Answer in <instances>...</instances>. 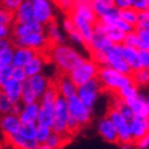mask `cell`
I'll list each match as a JSON object with an SVG mask.
<instances>
[{
    "mask_svg": "<svg viewBox=\"0 0 149 149\" xmlns=\"http://www.w3.org/2000/svg\"><path fill=\"white\" fill-rule=\"evenodd\" d=\"M46 53L48 54V59L51 60L59 68L60 72L63 74H68L84 59L74 48L63 43L50 45Z\"/></svg>",
    "mask_w": 149,
    "mask_h": 149,
    "instance_id": "6da1fadb",
    "label": "cell"
},
{
    "mask_svg": "<svg viewBox=\"0 0 149 149\" xmlns=\"http://www.w3.org/2000/svg\"><path fill=\"white\" fill-rule=\"evenodd\" d=\"M97 79L99 80L103 90L112 94H116L124 86L133 83L131 74L120 72L106 65L99 66Z\"/></svg>",
    "mask_w": 149,
    "mask_h": 149,
    "instance_id": "7a4b0ae2",
    "label": "cell"
},
{
    "mask_svg": "<svg viewBox=\"0 0 149 149\" xmlns=\"http://www.w3.org/2000/svg\"><path fill=\"white\" fill-rule=\"evenodd\" d=\"M99 65L92 59H83L68 72L69 78L77 86L97 78Z\"/></svg>",
    "mask_w": 149,
    "mask_h": 149,
    "instance_id": "3957f363",
    "label": "cell"
},
{
    "mask_svg": "<svg viewBox=\"0 0 149 149\" xmlns=\"http://www.w3.org/2000/svg\"><path fill=\"white\" fill-rule=\"evenodd\" d=\"M69 117L68 103L67 99L59 95L54 103V113H53V120L51 125V130L56 133L63 135L67 134V119Z\"/></svg>",
    "mask_w": 149,
    "mask_h": 149,
    "instance_id": "277c9868",
    "label": "cell"
},
{
    "mask_svg": "<svg viewBox=\"0 0 149 149\" xmlns=\"http://www.w3.org/2000/svg\"><path fill=\"white\" fill-rule=\"evenodd\" d=\"M13 45L31 48L36 51H43L48 49L51 44L45 32H31L24 36L13 38Z\"/></svg>",
    "mask_w": 149,
    "mask_h": 149,
    "instance_id": "5b68a950",
    "label": "cell"
},
{
    "mask_svg": "<svg viewBox=\"0 0 149 149\" xmlns=\"http://www.w3.org/2000/svg\"><path fill=\"white\" fill-rule=\"evenodd\" d=\"M102 86L100 84L99 80L95 78L92 79L86 83L79 85L77 88V96L81 99V101L88 107L91 110L93 109L95 103H96L99 94L102 91Z\"/></svg>",
    "mask_w": 149,
    "mask_h": 149,
    "instance_id": "8992f818",
    "label": "cell"
},
{
    "mask_svg": "<svg viewBox=\"0 0 149 149\" xmlns=\"http://www.w3.org/2000/svg\"><path fill=\"white\" fill-rule=\"evenodd\" d=\"M108 117L114 124L118 135V144L124 143H134L131 136L130 127H129V120L121 114L120 112L115 108L111 107L108 112Z\"/></svg>",
    "mask_w": 149,
    "mask_h": 149,
    "instance_id": "52a82bcc",
    "label": "cell"
},
{
    "mask_svg": "<svg viewBox=\"0 0 149 149\" xmlns=\"http://www.w3.org/2000/svg\"><path fill=\"white\" fill-rule=\"evenodd\" d=\"M67 103H68L69 115L72 116L81 125V127L90 123L92 117V110L81 101L80 98L77 96V94L69 97L67 99Z\"/></svg>",
    "mask_w": 149,
    "mask_h": 149,
    "instance_id": "ba28073f",
    "label": "cell"
},
{
    "mask_svg": "<svg viewBox=\"0 0 149 149\" xmlns=\"http://www.w3.org/2000/svg\"><path fill=\"white\" fill-rule=\"evenodd\" d=\"M120 45L121 44H114L108 51H106L104 65L116 69L118 72H124V74H131L133 72L129 66V64L125 61V59L121 56Z\"/></svg>",
    "mask_w": 149,
    "mask_h": 149,
    "instance_id": "9c48e42d",
    "label": "cell"
},
{
    "mask_svg": "<svg viewBox=\"0 0 149 149\" xmlns=\"http://www.w3.org/2000/svg\"><path fill=\"white\" fill-rule=\"evenodd\" d=\"M33 17L35 20L46 26L53 19V8L51 0H36L33 2Z\"/></svg>",
    "mask_w": 149,
    "mask_h": 149,
    "instance_id": "30bf717a",
    "label": "cell"
},
{
    "mask_svg": "<svg viewBox=\"0 0 149 149\" xmlns=\"http://www.w3.org/2000/svg\"><path fill=\"white\" fill-rule=\"evenodd\" d=\"M114 45V43L109 37L107 36L102 31L94 29V35L92 40L85 45L90 52H95V51H103L106 52Z\"/></svg>",
    "mask_w": 149,
    "mask_h": 149,
    "instance_id": "8fae6325",
    "label": "cell"
},
{
    "mask_svg": "<svg viewBox=\"0 0 149 149\" xmlns=\"http://www.w3.org/2000/svg\"><path fill=\"white\" fill-rule=\"evenodd\" d=\"M53 83L56 85L59 95L63 96L66 99H68L69 97H72L77 94L78 86L72 82V79L69 78L68 74L60 72L58 78L53 81Z\"/></svg>",
    "mask_w": 149,
    "mask_h": 149,
    "instance_id": "7c38bea8",
    "label": "cell"
},
{
    "mask_svg": "<svg viewBox=\"0 0 149 149\" xmlns=\"http://www.w3.org/2000/svg\"><path fill=\"white\" fill-rule=\"evenodd\" d=\"M31 32H45V26L35 20L34 18L27 22H15L12 25L13 38L27 35Z\"/></svg>",
    "mask_w": 149,
    "mask_h": 149,
    "instance_id": "4fadbf2b",
    "label": "cell"
},
{
    "mask_svg": "<svg viewBox=\"0 0 149 149\" xmlns=\"http://www.w3.org/2000/svg\"><path fill=\"white\" fill-rule=\"evenodd\" d=\"M20 126L22 123L17 114L10 112L6 114H2L0 117V129L2 130L6 139L17 133L20 129Z\"/></svg>",
    "mask_w": 149,
    "mask_h": 149,
    "instance_id": "5bb4252c",
    "label": "cell"
},
{
    "mask_svg": "<svg viewBox=\"0 0 149 149\" xmlns=\"http://www.w3.org/2000/svg\"><path fill=\"white\" fill-rule=\"evenodd\" d=\"M70 17H72V22L74 24V27L78 31L80 32V34L82 35L84 40V43L86 45L94 35V24H92L91 22H88L87 19L83 18L82 16L74 14V13L68 12L67 13Z\"/></svg>",
    "mask_w": 149,
    "mask_h": 149,
    "instance_id": "9a60e30c",
    "label": "cell"
},
{
    "mask_svg": "<svg viewBox=\"0 0 149 149\" xmlns=\"http://www.w3.org/2000/svg\"><path fill=\"white\" fill-rule=\"evenodd\" d=\"M129 127H130L132 140L135 143L139 139L149 132V116L148 117L133 116L132 119L129 120Z\"/></svg>",
    "mask_w": 149,
    "mask_h": 149,
    "instance_id": "2e32d148",
    "label": "cell"
},
{
    "mask_svg": "<svg viewBox=\"0 0 149 149\" xmlns=\"http://www.w3.org/2000/svg\"><path fill=\"white\" fill-rule=\"evenodd\" d=\"M97 129H98V132L101 135V137L106 142L112 144L118 143V135L116 128H115L114 124L112 123V120L108 116L100 119L99 123H98Z\"/></svg>",
    "mask_w": 149,
    "mask_h": 149,
    "instance_id": "e0dca14e",
    "label": "cell"
},
{
    "mask_svg": "<svg viewBox=\"0 0 149 149\" xmlns=\"http://www.w3.org/2000/svg\"><path fill=\"white\" fill-rule=\"evenodd\" d=\"M37 53L36 50L27 47L15 46L13 49V66L25 67V65Z\"/></svg>",
    "mask_w": 149,
    "mask_h": 149,
    "instance_id": "ac0fdd59",
    "label": "cell"
},
{
    "mask_svg": "<svg viewBox=\"0 0 149 149\" xmlns=\"http://www.w3.org/2000/svg\"><path fill=\"white\" fill-rule=\"evenodd\" d=\"M94 29L102 31L107 36L109 37V40H111L114 44H123L125 34H126L123 30L118 29L117 27L112 25H106V24H103L99 20H97L94 24Z\"/></svg>",
    "mask_w": 149,
    "mask_h": 149,
    "instance_id": "d6986e66",
    "label": "cell"
},
{
    "mask_svg": "<svg viewBox=\"0 0 149 149\" xmlns=\"http://www.w3.org/2000/svg\"><path fill=\"white\" fill-rule=\"evenodd\" d=\"M120 52L125 61L129 64L131 67L132 72L137 70V69L142 68L141 66V61H140V53H139V48L135 47L127 46L125 44L120 45Z\"/></svg>",
    "mask_w": 149,
    "mask_h": 149,
    "instance_id": "ffe728a7",
    "label": "cell"
},
{
    "mask_svg": "<svg viewBox=\"0 0 149 149\" xmlns=\"http://www.w3.org/2000/svg\"><path fill=\"white\" fill-rule=\"evenodd\" d=\"M47 60H48V58H46V50L37 51L36 54H35V56L26 64L25 67H24L28 78L42 72L44 64H45V62H46Z\"/></svg>",
    "mask_w": 149,
    "mask_h": 149,
    "instance_id": "44dd1931",
    "label": "cell"
},
{
    "mask_svg": "<svg viewBox=\"0 0 149 149\" xmlns=\"http://www.w3.org/2000/svg\"><path fill=\"white\" fill-rule=\"evenodd\" d=\"M40 102L34 101L31 103L22 104V109L18 114V117L20 119L22 124H31V123H36L38 113H40Z\"/></svg>",
    "mask_w": 149,
    "mask_h": 149,
    "instance_id": "7402d4cb",
    "label": "cell"
},
{
    "mask_svg": "<svg viewBox=\"0 0 149 149\" xmlns=\"http://www.w3.org/2000/svg\"><path fill=\"white\" fill-rule=\"evenodd\" d=\"M22 82L15 79H10L0 90L9 97L10 100L13 103L20 102V97H22Z\"/></svg>",
    "mask_w": 149,
    "mask_h": 149,
    "instance_id": "603a6c76",
    "label": "cell"
},
{
    "mask_svg": "<svg viewBox=\"0 0 149 149\" xmlns=\"http://www.w3.org/2000/svg\"><path fill=\"white\" fill-rule=\"evenodd\" d=\"M6 143L10 144L11 146L15 147V148H22V149H36L38 148V143L36 142L35 139L29 140L22 136V134L17 132V133L13 134L11 136L6 137Z\"/></svg>",
    "mask_w": 149,
    "mask_h": 149,
    "instance_id": "cb8c5ba5",
    "label": "cell"
},
{
    "mask_svg": "<svg viewBox=\"0 0 149 149\" xmlns=\"http://www.w3.org/2000/svg\"><path fill=\"white\" fill-rule=\"evenodd\" d=\"M15 22H27L34 18L33 17V2L30 0H24L20 6L14 12Z\"/></svg>",
    "mask_w": 149,
    "mask_h": 149,
    "instance_id": "d4e9b609",
    "label": "cell"
},
{
    "mask_svg": "<svg viewBox=\"0 0 149 149\" xmlns=\"http://www.w3.org/2000/svg\"><path fill=\"white\" fill-rule=\"evenodd\" d=\"M54 103H40V109L36 121L37 125L51 128L54 113Z\"/></svg>",
    "mask_w": 149,
    "mask_h": 149,
    "instance_id": "484cf974",
    "label": "cell"
},
{
    "mask_svg": "<svg viewBox=\"0 0 149 149\" xmlns=\"http://www.w3.org/2000/svg\"><path fill=\"white\" fill-rule=\"evenodd\" d=\"M28 81L31 87L33 88V91L35 92V94L37 95V97L40 98L42 95L44 94V92L48 88V86L51 83V80L47 79L44 74H42V72L36 74L34 76L28 78Z\"/></svg>",
    "mask_w": 149,
    "mask_h": 149,
    "instance_id": "4316f807",
    "label": "cell"
},
{
    "mask_svg": "<svg viewBox=\"0 0 149 149\" xmlns=\"http://www.w3.org/2000/svg\"><path fill=\"white\" fill-rule=\"evenodd\" d=\"M70 135H63V134L56 133V132H51L48 140L45 144L38 145V148L40 149H56L61 148L67 143V140H70Z\"/></svg>",
    "mask_w": 149,
    "mask_h": 149,
    "instance_id": "83f0119b",
    "label": "cell"
},
{
    "mask_svg": "<svg viewBox=\"0 0 149 149\" xmlns=\"http://www.w3.org/2000/svg\"><path fill=\"white\" fill-rule=\"evenodd\" d=\"M69 12L82 16L83 18L87 19V20L91 22L92 24H95V22L98 20V17H97L96 13H95V11H94V9H93V4H79V6H72Z\"/></svg>",
    "mask_w": 149,
    "mask_h": 149,
    "instance_id": "f1b7e54d",
    "label": "cell"
},
{
    "mask_svg": "<svg viewBox=\"0 0 149 149\" xmlns=\"http://www.w3.org/2000/svg\"><path fill=\"white\" fill-rule=\"evenodd\" d=\"M45 33H46L50 44H61L64 42V36H63L62 32L60 31L59 26L56 25L54 20L50 22L45 26Z\"/></svg>",
    "mask_w": 149,
    "mask_h": 149,
    "instance_id": "f546056e",
    "label": "cell"
},
{
    "mask_svg": "<svg viewBox=\"0 0 149 149\" xmlns=\"http://www.w3.org/2000/svg\"><path fill=\"white\" fill-rule=\"evenodd\" d=\"M114 95H116L120 99H123L124 101H126L128 103L130 102L131 100L135 99L140 95V93H139V88H137L136 85L134 83H130L128 84V85H126V86H124L123 88H120Z\"/></svg>",
    "mask_w": 149,
    "mask_h": 149,
    "instance_id": "4dcf8cb0",
    "label": "cell"
},
{
    "mask_svg": "<svg viewBox=\"0 0 149 149\" xmlns=\"http://www.w3.org/2000/svg\"><path fill=\"white\" fill-rule=\"evenodd\" d=\"M34 101H38V97L31 87L29 83L28 79L22 82V97H20V102L22 104L31 103Z\"/></svg>",
    "mask_w": 149,
    "mask_h": 149,
    "instance_id": "1f68e13d",
    "label": "cell"
},
{
    "mask_svg": "<svg viewBox=\"0 0 149 149\" xmlns=\"http://www.w3.org/2000/svg\"><path fill=\"white\" fill-rule=\"evenodd\" d=\"M132 81L137 87L146 86L149 84V69L140 68L131 74Z\"/></svg>",
    "mask_w": 149,
    "mask_h": 149,
    "instance_id": "d6a6232c",
    "label": "cell"
},
{
    "mask_svg": "<svg viewBox=\"0 0 149 149\" xmlns=\"http://www.w3.org/2000/svg\"><path fill=\"white\" fill-rule=\"evenodd\" d=\"M118 15L121 19H124L125 22L130 24L131 26H133L134 28L136 27L137 22H139V12L135 11L132 8H126V9L119 10Z\"/></svg>",
    "mask_w": 149,
    "mask_h": 149,
    "instance_id": "836d02e7",
    "label": "cell"
},
{
    "mask_svg": "<svg viewBox=\"0 0 149 149\" xmlns=\"http://www.w3.org/2000/svg\"><path fill=\"white\" fill-rule=\"evenodd\" d=\"M52 130L50 127H46V126H40L37 125L36 127V133H35V140L38 143V145L45 144L48 140L49 135L51 134Z\"/></svg>",
    "mask_w": 149,
    "mask_h": 149,
    "instance_id": "e575fe53",
    "label": "cell"
},
{
    "mask_svg": "<svg viewBox=\"0 0 149 149\" xmlns=\"http://www.w3.org/2000/svg\"><path fill=\"white\" fill-rule=\"evenodd\" d=\"M14 22H15L14 12H12V11H10V10L0 6V24L12 27V25Z\"/></svg>",
    "mask_w": 149,
    "mask_h": 149,
    "instance_id": "d590c367",
    "label": "cell"
},
{
    "mask_svg": "<svg viewBox=\"0 0 149 149\" xmlns=\"http://www.w3.org/2000/svg\"><path fill=\"white\" fill-rule=\"evenodd\" d=\"M123 44L127 45V46L135 47V48H139V49H140V37H139V34H137L136 29H134L132 31L127 32V33L125 34Z\"/></svg>",
    "mask_w": 149,
    "mask_h": 149,
    "instance_id": "8d00e7d4",
    "label": "cell"
},
{
    "mask_svg": "<svg viewBox=\"0 0 149 149\" xmlns=\"http://www.w3.org/2000/svg\"><path fill=\"white\" fill-rule=\"evenodd\" d=\"M36 123H31V124H22L20 129H19V133L22 134V136H25L26 139L32 140L35 139V133H36Z\"/></svg>",
    "mask_w": 149,
    "mask_h": 149,
    "instance_id": "74e56055",
    "label": "cell"
},
{
    "mask_svg": "<svg viewBox=\"0 0 149 149\" xmlns=\"http://www.w3.org/2000/svg\"><path fill=\"white\" fill-rule=\"evenodd\" d=\"M13 102L10 100V98L0 90V114H6L10 113L12 110Z\"/></svg>",
    "mask_w": 149,
    "mask_h": 149,
    "instance_id": "f35d334b",
    "label": "cell"
},
{
    "mask_svg": "<svg viewBox=\"0 0 149 149\" xmlns=\"http://www.w3.org/2000/svg\"><path fill=\"white\" fill-rule=\"evenodd\" d=\"M13 49H14V47L6 50L4 52H2L1 54H0V69L3 68V67H6V66L12 65Z\"/></svg>",
    "mask_w": 149,
    "mask_h": 149,
    "instance_id": "ab89813d",
    "label": "cell"
},
{
    "mask_svg": "<svg viewBox=\"0 0 149 149\" xmlns=\"http://www.w3.org/2000/svg\"><path fill=\"white\" fill-rule=\"evenodd\" d=\"M12 70H13V65L6 66V67H3V68L0 69V88L10 79H12Z\"/></svg>",
    "mask_w": 149,
    "mask_h": 149,
    "instance_id": "60d3db41",
    "label": "cell"
},
{
    "mask_svg": "<svg viewBox=\"0 0 149 149\" xmlns=\"http://www.w3.org/2000/svg\"><path fill=\"white\" fill-rule=\"evenodd\" d=\"M80 128H81V125L72 116L69 115L68 119H67V134L72 136V135H74L78 131L80 130Z\"/></svg>",
    "mask_w": 149,
    "mask_h": 149,
    "instance_id": "b9f144b4",
    "label": "cell"
},
{
    "mask_svg": "<svg viewBox=\"0 0 149 149\" xmlns=\"http://www.w3.org/2000/svg\"><path fill=\"white\" fill-rule=\"evenodd\" d=\"M136 31L140 37V49H149V31L139 29H136Z\"/></svg>",
    "mask_w": 149,
    "mask_h": 149,
    "instance_id": "7bdbcfd3",
    "label": "cell"
},
{
    "mask_svg": "<svg viewBox=\"0 0 149 149\" xmlns=\"http://www.w3.org/2000/svg\"><path fill=\"white\" fill-rule=\"evenodd\" d=\"M129 6L137 12L149 10V4L146 0H129Z\"/></svg>",
    "mask_w": 149,
    "mask_h": 149,
    "instance_id": "ee69618b",
    "label": "cell"
},
{
    "mask_svg": "<svg viewBox=\"0 0 149 149\" xmlns=\"http://www.w3.org/2000/svg\"><path fill=\"white\" fill-rule=\"evenodd\" d=\"M12 78L15 79V80L20 81V82H24L25 80L28 79V76L26 74V70L24 67H20V66H13Z\"/></svg>",
    "mask_w": 149,
    "mask_h": 149,
    "instance_id": "f6af8a7d",
    "label": "cell"
},
{
    "mask_svg": "<svg viewBox=\"0 0 149 149\" xmlns=\"http://www.w3.org/2000/svg\"><path fill=\"white\" fill-rule=\"evenodd\" d=\"M22 1L24 0H0V6L12 11V12H15L16 9L20 6Z\"/></svg>",
    "mask_w": 149,
    "mask_h": 149,
    "instance_id": "bcb514c9",
    "label": "cell"
},
{
    "mask_svg": "<svg viewBox=\"0 0 149 149\" xmlns=\"http://www.w3.org/2000/svg\"><path fill=\"white\" fill-rule=\"evenodd\" d=\"M142 68L149 69V49H139Z\"/></svg>",
    "mask_w": 149,
    "mask_h": 149,
    "instance_id": "7dc6e473",
    "label": "cell"
},
{
    "mask_svg": "<svg viewBox=\"0 0 149 149\" xmlns=\"http://www.w3.org/2000/svg\"><path fill=\"white\" fill-rule=\"evenodd\" d=\"M68 35H69V38H70L74 43L79 44V45H84V46H85L83 37H82V35L80 34V32L78 31L77 29H74V30H72V31L69 32Z\"/></svg>",
    "mask_w": 149,
    "mask_h": 149,
    "instance_id": "c3c4849f",
    "label": "cell"
},
{
    "mask_svg": "<svg viewBox=\"0 0 149 149\" xmlns=\"http://www.w3.org/2000/svg\"><path fill=\"white\" fill-rule=\"evenodd\" d=\"M52 1L59 6L60 9H62L63 11H65L67 13L70 11L72 6V0H52Z\"/></svg>",
    "mask_w": 149,
    "mask_h": 149,
    "instance_id": "681fc988",
    "label": "cell"
},
{
    "mask_svg": "<svg viewBox=\"0 0 149 149\" xmlns=\"http://www.w3.org/2000/svg\"><path fill=\"white\" fill-rule=\"evenodd\" d=\"M134 144L136 145L137 148H140V149L149 148V132L145 134L144 136L141 137V139H139Z\"/></svg>",
    "mask_w": 149,
    "mask_h": 149,
    "instance_id": "f907efd6",
    "label": "cell"
},
{
    "mask_svg": "<svg viewBox=\"0 0 149 149\" xmlns=\"http://www.w3.org/2000/svg\"><path fill=\"white\" fill-rule=\"evenodd\" d=\"M63 29H64V31L67 32V33H69L70 31H72V30L76 29L72 17H70L68 14H67V16H66V18L63 20Z\"/></svg>",
    "mask_w": 149,
    "mask_h": 149,
    "instance_id": "816d5d0a",
    "label": "cell"
},
{
    "mask_svg": "<svg viewBox=\"0 0 149 149\" xmlns=\"http://www.w3.org/2000/svg\"><path fill=\"white\" fill-rule=\"evenodd\" d=\"M12 45H13V42L6 37V38H1L0 40V54L2 52H4L6 50L10 49V48H12Z\"/></svg>",
    "mask_w": 149,
    "mask_h": 149,
    "instance_id": "f5cc1de1",
    "label": "cell"
},
{
    "mask_svg": "<svg viewBox=\"0 0 149 149\" xmlns=\"http://www.w3.org/2000/svg\"><path fill=\"white\" fill-rule=\"evenodd\" d=\"M135 29H139V30H148L149 31V16L146 17V18L139 20Z\"/></svg>",
    "mask_w": 149,
    "mask_h": 149,
    "instance_id": "db71d44e",
    "label": "cell"
},
{
    "mask_svg": "<svg viewBox=\"0 0 149 149\" xmlns=\"http://www.w3.org/2000/svg\"><path fill=\"white\" fill-rule=\"evenodd\" d=\"M113 1H114V6L118 10L129 8V0H113Z\"/></svg>",
    "mask_w": 149,
    "mask_h": 149,
    "instance_id": "11a10c76",
    "label": "cell"
},
{
    "mask_svg": "<svg viewBox=\"0 0 149 149\" xmlns=\"http://www.w3.org/2000/svg\"><path fill=\"white\" fill-rule=\"evenodd\" d=\"M10 34V27L9 26L0 24V40L1 38H6Z\"/></svg>",
    "mask_w": 149,
    "mask_h": 149,
    "instance_id": "9f6ffc18",
    "label": "cell"
},
{
    "mask_svg": "<svg viewBox=\"0 0 149 149\" xmlns=\"http://www.w3.org/2000/svg\"><path fill=\"white\" fill-rule=\"evenodd\" d=\"M22 109V102H17V103H13L12 110H11V113H14V114L18 115L20 113Z\"/></svg>",
    "mask_w": 149,
    "mask_h": 149,
    "instance_id": "6f0895ef",
    "label": "cell"
},
{
    "mask_svg": "<svg viewBox=\"0 0 149 149\" xmlns=\"http://www.w3.org/2000/svg\"><path fill=\"white\" fill-rule=\"evenodd\" d=\"M93 3H97V4H102V6H114V1L113 0H92Z\"/></svg>",
    "mask_w": 149,
    "mask_h": 149,
    "instance_id": "680465c9",
    "label": "cell"
},
{
    "mask_svg": "<svg viewBox=\"0 0 149 149\" xmlns=\"http://www.w3.org/2000/svg\"><path fill=\"white\" fill-rule=\"evenodd\" d=\"M79 4H93L92 0H72V6H79Z\"/></svg>",
    "mask_w": 149,
    "mask_h": 149,
    "instance_id": "91938a15",
    "label": "cell"
},
{
    "mask_svg": "<svg viewBox=\"0 0 149 149\" xmlns=\"http://www.w3.org/2000/svg\"><path fill=\"white\" fill-rule=\"evenodd\" d=\"M4 142H6V136H4V134H3L2 130L0 129V145H1V144H3Z\"/></svg>",
    "mask_w": 149,
    "mask_h": 149,
    "instance_id": "94428289",
    "label": "cell"
},
{
    "mask_svg": "<svg viewBox=\"0 0 149 149\" xmlns=\"http://www.w3.org/2000/svg\"><path fill=\"white\" fill-rule=\"evenodd\" d=\"M30 1H31V2H34V1H36V0H30Z\"/></svg>",
    "mask_w": 149,
    "mask_h": 149,
    "instance_id": "6125c7cd",
    "label": "cell"
},
{
    "mask_svg": "<svg viewBox=\"0 0 149 149\" xmlns=\"http://www.w3.org/2000/svg\"><path fill=\"white\" fill-rule=\"evenodd\" d=\"M146 1H147V2H148V4H149V0H146Z\"/></svg>",
    "mask_w": 149,
    "mask_h": 149,
    "instance_id": "be15d7a7",
    "label": "cell"
}]
</instances>
